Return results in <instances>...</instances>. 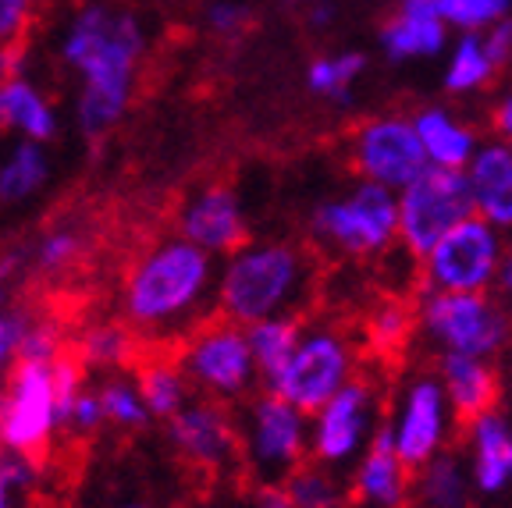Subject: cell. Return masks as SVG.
<instances>
[{
	"label": "cell",
	"mask_w": 512,
	"mask_h": 508,
	"mask_svg": "<svg viewBox=\"0 0 512 508\" xmlns=\"http://www.w3.org/2000/svg\"><path fill=\"white\" fill-rule=\"evenodd\" d=\"M150 36L143 18L111 0H86L57 36V57L75 75V128L100 143L125 121L136 100Z\"/></svg>",
	"instance_id": "6da1fadb"
},
{
	"label": "cell",
	"mask_w": 512,
	"mask_h": 508,
	"mask_svg": "<svg viewBox=\"0 0 512 508\" xmlns=\"http://www.w3.org/2000/svg\"><path fill=\"white\" fill-rule=\"evenodd\" d=\"M217 270L221 260L192 246L178 231L160 235L128 263L118 295L121 320L153 345L182 342L214 310Z\"/></svg>",
	"instance_id": "7a4b0ae2"
},
{
	"label": "cell",
	"mask_w": 512,
	"mask_h": 508,
	"mask_svg": "<svg viewBox=\"0 0 512 508\" xmlns=\"http://www.w3.org/2000/svg\"><path fill=\"white\" fill-rule=\"evenodd\" d=\"M317 295V253L292 239H249L217 270L214 313L249 327L271 317H306Z\"/></svg>",
	"instance_id": "3957f363"
},
{
	"label": "cell",
	"mask_w": 512,
	"mask_h": 508,
	"mask_svg": "<svg viewBox=\"0 0 512 508\" xmlns=\"http://www.w3.org/2000/svg\"><path fill=\"white\" fill-rule=\"evenodd\" d=\"M86 388V370L68 352L57 363H18L0 384V452L40 455L64 434V409Z\"/></svg>",
	"instance_id": "277c9868"
},
{
	"label": "cell",
	"mask_w": 512,
	"mask_h": 508,
	"mask_svg": "<svg viewBox=\"0 0 512 508\" xmlns=\"http://www.w3.org/2000/svg\"><path fill=\"white\" fill-rule=\"evenodd\" d=\"M306 231L317 253L377 263L399 249V192L356 178L352 189L320 199Z\"/></svg>",
	"instance_id": "5b68a950"
},
{
	"label": "cell",
	"mask_w": 512,
	"mask_h": 508,
	"mask_svg": "<svg viewBox=\"0 0 512 508\" xmlns=\"http://www.w3.org/2000/svg\"><path fill=\"white\" fill-rule=\"evenodd\" d=\"M413 306L416 334L434 356H512V306L498 292H416Z\"/></svg>",
	"instance_id": "8992f818"
},
{
	"label": "cell",
	"mask_w": 512,
	"mask_h": 508,
	"mask_svg": "<svg viewBox=\"0 0 512 508\" xmlns=\"http://www.w3.org/2000/svg\"><path fill=\"white\" fill-rule=\"evenodd\" d=\"M360 363L363 345L356 342V334L349 327L328 317L303 320L296 352L267 388L299 405L303 413H317L328 398H335L345 384L360 377Z\"/></svg>",
	"instance_id": "52a82bcc"
},
{
	"label": "cell",
	"mask_w": 512,
	"mask_h": 508,
	"mask_svg": "<svg viewBox=\"0 0 512 508\" xmlns=\"http://www.w3.org/2000/svg\"><path fill=\"white\" fill-rule=\"evenodd\" d=\"M242 473L253 484H274L310 459V413L271 388L256 391L239 409Z\"/></svg>",
	"instance_id": "ba28073f"
},
{
	"label": "cell",
	"mask_w": 512,
	"mask_h": 508,
	"mask_svg": "<svg viewBox=\"0 0 512 508\" xmlns=\"http://www.w3.org/2000/svg\"><path fill=\"white\" fill-rule=\"evenodd\" d=\"M178 363L192 381L196 395L217 398V402H246L260 388V370H256L253 349H249L246 327L235 320L210 317L196 324L182 342H178Z\"/></svg>",
	"instance_id": "9c48e42d"
},
{
	"label": "cell",
	"mask_w": 512,
	"mask_h": 508,
	"mask_svg": "<svg viewBox=\"0 0 512 508\" xmlns=\"http://www.w3.org/2000/svg\"><path fill=\"white\" fill-rule=\"evenodd\" d=\"M459 423L463 420L448 402L434 366L431 370L416 366L392 391V402L384 413V434L392 437L395 452L406 459L409 469H420L434 455L452 448Z\"/></svg>",
	"instance_id": "30bf717a"
},
{
	"label": "cell",
	"mask_w": 512,
	"mask_h": 508,
	"mask_svg": "<svg viewBox=\"0 0 512 508\" xmlns=\"http://www.w3.org/2000/svg\"><path fill=\"white\" fill-rule=\"evenodd\" d=\"M509 235L484 217H466L420 260V292H495Z\"/></svg>",
	"instance_id": "8fae6325"
},
{
	"label": "cell",
	"mask_w": 512,
	"mask_h": 508,
	"mask_svg": "<svg viewBox=\"0 0 512 508\" xmlns=\"http://www.w3.org/2000/svg\"><path fill=\"white\" fill-rule=\"evenodd\" d=\"M384 395L374 377H356L335 398L310 413V459L331 469H352L384 427Z\"/></svg>",
	"instance_id": "7c38bea8"
},
{
	"label": "cell",
	"mask_w": 512,
	"mask_h": 508,
	"mask_svg": "<svg viewBox=\"0 0 512 508\" xmlns=\"http://www.w3.org/2000/svg\"><path fill=\"white\" fill-rule=\"evenodd\" d=\"M473 217V192L466 171L427 167L399 192V249L416 263L431 253V246Z\"/></svg>",
	"instance_id": "4fadbf2b"
},
{
	"label": "cell",
	"mask_w": 512,
	"mask_h": 508,
	"mask_svg": "<svg viewBox=\"0 0 512 508\" xmlns=\"http://www.w3.org/2000/svg\"><path fill=\"white\" fill-rule=\"evenodd\" d=\"M349 164L356 178L402 192L427 171V153L409 114H374L349 132Z\"/></svg>",
	"instance_id": "5bb4252c"
},
{
	"label": "cell",
	"mask_w": 512,
	"mask_h": 508,
	"mask_svg": "<svg viewBox=\"0 0 512 508\" xmlns=\"http://www.w3.org/2000/svg\"><path fill=\"white\" fill-rule=\"evenodd\" d=\"M168 441L185 466L210 477L242 469L239 413H232L228 402L196 395L175 420H168Z\"/></svg>",
	"instance_id": "9a60e30c"
},
{
	"label": "cell",
	"mask_w": 512,
	"mask_h": 508,
	"mask_svg": "<svg viewBox=\"0 0 512 508\" xmlns=\"http://www.w3.org/2000/svg\"><path fill=\"white\" fill-rule=\"evenodd\" d=\"M175 224L182 239L200 246L214 260L232 256L235 249H242L249 242L246 203L228 182H203L185 192V199L178 203Z\"/></svg>",
	"instance_id": "2e32d148"
},
{
	"label": "cell",
	"mask_w": 512,
	"mask_h": 508,
	"mask_svg": "<svg viewBox=\"0 0 512 508\" xmlns=\"http://www.w3.org/2000/svg\"><path fill=\"white\" fill-rule=\"evenodd\" d=\"M463 455L477 498H502L512 491V413L502 405L466 420Z\"/></svg>",
	"instance_id": "e0dca14e"
},
{
	"label": "cell",
	"mask_w": 512,
	"mask_h": 508,
	"mask_svg": "<svg viewBox=\"0 0 512 508\" xmlns=\"http://www.w3.org/2000/svg\"><path fill=\"white\" fill-rule=\"evenodd\" d=\"M349 508H413V469L384 427L349 469Z\"/></svg>",
	"instance_id": "ac0fdd59"
},
{
	"label": "cell",
	"mask_w": 512,
	"mask_h": 508,
	"mask_svg": "<svg viewBox=\"0 0 512 508\" xmlns=\"http://www.w3.org/2000/svg\"><path fill=\"white\" fill-rule=\"evenodd\" d=\"M434 374L463 423L505 402V366L498 359L441 352L434 356Z\"/></svg>",
	"instance_id": "d6986e66"
},
{
	"label": "cell",
	"mask_w": 512,
	"mask_h": 508,
	"mask_svg": "<svg viewBox=\"0 0 512 508\" xmlns=\"http://www.w3.org/2000/svg\"><path fill=\"white\" fill-rule=\"evenodd\" d=\"M448 25L416 0H402L377 29V47L392 64L427 61L448 50Z\"/></svg>",
	"instance_id": "ffe728a7"
},
{
	"label": "cell",
	"mask_w": 512,
	"mask_h": 508,
	"mask_svg": "<svg viewBox=\"0 0 512 508\" xmlns=\"http://www.w3.org/2000/svg\"><path fill=\"white\" fill-rule=\"evenodd\" d=\"M466 182L473 192V214L512 235V143L484 139L477 157L466 167Z\"/></svg>",
	"instance_id": "44dd1931"
},
{
	"label": "cell",
	"mask_w": 512,
	"mask_h": 508,
	"mask_svg": "<svg viewBox=\"0 0 512 508\" xmlns=\"http://www.w3.org/2000/svg\"><path fill=\"white\" fill-rule=\"evenodd\" d=\"M57 132H61V111L40 82L22 72L0 82V135L54 143Z\"/></svg>",
	"instance_id": "7402d4cb"
},
{
	"label": "cell",
	"mask_w": 512,
	"mask_h": 508,
	"mask_svg": "<svg viewBox=\"0 0 512 508\" xmlns=\"http://www.w3.org/2000/svg\"><path fill=\"white\" fill-rule=\"evenodd\" d=\"M416 125V135L424 143L427 164L431 167H448V171H466L470 160L477 157V150L484 146L480 132L466 118H459L456 111H448L441 104L420 107L409 114Z\"/></svg>",
	"instance_id": "603a6c76"
},
{
	"label": "cell",
	"mask_w": 512,
	"mask_h": 508,
	"mask_svg": "<svg viewBox=\"0 0 512 508\" xmlns=\"http://www.w3.org/2000/svg\"><path fill=\"white\" fill-rule=\"evenodd\" d=\"M72 356L86 374H125L139 363V334L125 320H89L72 338Z\"/></svg>",
	"instance_id": "cb8c5ba5"
},
{
	"label": "cell",
	"mask_w": 512,
	"mask_h": 508,
	"mask_svg": "<svg viewBox=\"0 0 512 508\" xmlns=\"http://www.w3.org/2000/svg\"><path fill=\"white\" fill-rule=\"evenodd\" d=\"M54 178V157L47 143L15 139L0 153V207H29L47 192Z\"/></svg>",
	"instance_id": "d4e9b609"
},
{
	"label": "cell",
	"mask_w": 512,
	"mask_h": 508,
	"mask_svg": "<svg viewBox=\"0 0 512 508\" xmlns=\"http://www.w3.org/2000/svg\"><path fill=\"white\" fill-rule=\"evenodd\" d=\"M473 498L477 491H473L470 466L456 448L413 469V508H470Z\"/></svg>",
	"instance_id": "484cf974"
},
{
	"label": "cell",
	"mask_w": 512,
	"mask_h": 508,
	"mask_svg": "<svg viewBox=\"0 0 512 508\" xmlns=\"http://www.w3.org/2000/svg\"><path fill=\"white\" fill-rule=\"evenodd\" d=\"M445 72H441V86L448 96H477L488 93L495 79L502 75L498 61L491 57L484 32H459L456 40L445 50Z\"/></svg>",
	"instance_id": "4316f807"
},
{
	"label": "cell",
	"mask_w": 512,
	"mask_h": 508,
	"mask_svg": "<svg viewBox=\"0 0 512 508\" xmlns=\"http://www.w3.org/2000/svg\"><path fill=\"white\" fill-rule=\"evenodd\" d=\"M136 381L153 420H175L185 405L196 398V388L185 377L178 356H150L143 363H136Z\"/></svg>",
	"instance_id": "83f0119b"
},
{
	"label": "cell",
	"mask_w": 512,
	"mask_h": 508,
	"mask_svg": "<svg viewBox=\"0 0 512 508\" xmlns=\"http://www.w3.org/2000/svg\"><path fill=\"white\" fill-rule=\"evenodd\" d=\"M416 338V306L402 295H384L363 317V345L370 356L392 363Z\"/></svg>",
	"instance_id": "f1b7e54d"
},
{
	"label": "cell",
	"mask_w": 512,
	"mask_h": 508,
	"mask_svg": "<svg viewBox=\"0 0 512 508\" xmlns=\"http://www.w3.org/2000/svg\"><path fill=\"white\" fill-rule=\"evenodd\" d=\"M299 334H303V317H271L246 327L249 349H253L264 388L288 366V359H292V352L299 345Z\"/></svg>",
	"instance_id": "f546056e"
},
{
	"label": "cell",
	"mask_w": 512,
	"mask_h": 508,
	"mask_svg": "<svg viewBox=\"0 0 512 508\" xmlns=\"http://www.w3.org/2000/svg\"><path fill=\"white\" fill-rule=\"evenodd\" d=\"M367 72V54L360 50H338V54H320L306 64V89L328 104H349L356 93V82Z\"/></svg>",
	"instance_id": "4dcf8cb0"
},
{
	"label": "cell",
	"mask_w": 512,
	"mask_h": 508,
	"mask_svg": "<svg viewBox=\"0 0 512 508\" xmlns=\"http://www.w3.org/2000/svg\"><path fill=\"white\" fill-rule=\"evenodd\" d=\"M285 487L296 508H349V477L317 459H306L296 473H288Z\"/></svg>",
	"instance_id": "1f68e13d"
},
{
	"label": "cell",
	"mask_w": 512,
	"mask_h": 508,
	"mask_svg": "<svg viewBox=\"0 0 512 508\" xmlns=\"http://www.w3.org/2000/svg\"><path fill=\"white\" fill-rule=\"evenodd\" d=\"M82 253H86V231L79 224H54L29 249V267L40 278H61L82 260Z\"/></svg>",
	"instance_id": "d6a6232c"
},
{
	"label": "cell",
	"mask_w": 512,
	"mask_h": 508,
	"mask_svg": "<svg viewBox=\"0 0 512 508\" xmlns=\"http://www.w3.org/2000/svg\"><path fill=\"white\" fill-rule=\"evenodd\" d=\"M100 398H104L107 409V427L114 430H143L153 423L150 409H146V398L139 391L136 374H107L96 381Z\"/></svg>",
	"instance_id": "836d02e7"
},
{
	"label": "cell",
	"mask_w": 512,
	"mask_h": 508,
	"mask_svg": "<svg viewBox=\"0 0 512 508\" xmlns=\"http://www.w3.org/2000/svg\"><path fill=\"white\" fill-rule=\"evenodd\" d=\"M456 32H488L512 15V0H416Z\"/></svg>",
	"instance_id": "e575fe53"
},
{
	"label": "cell",
	"mask_w": 512,
	"mask_h": 508,
	"mask_svg": "<svg viewBox=\"0 0 512 508\" xmlns=\"http://www.w3.org/2000/svg\"><path fill=\"white\" fill-rule=\"evenodd\" d=\"M72 345L64 338V327L50 317H32L25 327L22 352H18V363H57L61 356H68Z\"/></svg>",
	"instance_id": "d590c367"
},
{
	"label": "cell",
	"mask_w": 512,
	"mask_h": 508,
	"mask_svg": "<svg viewBox=\"0 0 512 508\" xmlns=\"http://www.w3.org/2000/svg\"><path fill=\"white\" fill-rule=\"evenodd\" d=\"M107 427V409H104V398H100V388L86 381V388L68 402L64 409V434L82 441V437H93Z\"/></svg>",
	"instance_id": "8d00e7d4"
},
{
	"label": "cell",
	"mask_w": 512,
	"mask_h": 508,
	"mask_svg": "<svg viewBox=\"0 0 512 508\" xmlns=\"http://www.w3.org/2000/svg\"><path fill=\"white\" fill-rule=\"evenodd\" d=\"M203 25L214 40L235 43L253 29V8L242 0H210L207 11H203Z\"/></svg>",
	"instance_id": "74e56055"
},
{
	"label": "cell",
	"mask_w": 512,
	"mask_h": 508,
	"mask_svg": "<svg viewBox=\"0 0 512 508\" xmlns=\"http://www.w3.org/2000/svg\"><path fill=\"white\" fill-rule=\"evenodd\" d=\"M29 313L4 306L0 310V384L8 381V374L18 366V352H22L25 327H29Z\"/></svg>",
	"instance_id": "f35d334b"
},
{
	"label": "cell",
	"mask_w": 512,
	"mask_h": 508,
	"mask_svg": "<svg viewBox=\"0 0 512 508\" xmlns=\"http://www.w3.org/2000/svg\"><path fill=\"white\" fill-rule=\"evenodd\" d=\"M36 22V0H0V43H22Z\"/></svg>",
	"instance_id": "ab89813d"
},
{
	"label": "cell",
	"mask_w": 512,
	"mask_h": 508,
	"mask_svg": "<svg viewBox=\"0 0 512 508\" xmlns=\"http://www.w3.org/2000/svg\"><path fill=\"white\" fill-rule=\"evenodd\" d=\"M0 477L8 480L15 491L29 494L32 487L40 484V462H36V455L0 452Z\"/></svg>",
	"instance_id": "60d3db41"
},
{
	"label": "cell",
	"mask_w": 512,
	"mask_h": 508,
	"mask_svg": "<svg viewBox=\"0 0 512 508\" xmlns=\"http://www.w3.org/2000/svg\"><path fill=\"white\" fill-rule=\"evenodd\" d=\"M488 128H491V135H495V139L512 143V79H509V86H502V93H498L495 104H491Z\"/></svg>",
	"instance_id": "b9f144b4"
},
{
	"label": "cell",
	"mask_w": 512,
	"mask_h": 508,
	"mask_svg": "<svg viewBox=\"0 0 512 508\" xmlns=\"http://www.w3.org/2000/svg\"><path fill=\"white\" fill-rule=\"evenodd\" d=\"M484 40H488V50L491 57L498 61V68H512V15L502 18L498 25H491L488 32H484Z\"/></svg>",
	"instance_id": "7bdbcfd3"
},
{
	"label": "cell",
	"mask_w": 512,
	"mask_h": 508,
	"mask_svg": "<svg viewBox=\"0 0 512 508\" xmlns=\"http://www.w3.org/2000/svg\"><path fill=\"white\" fill-rule=\"evenodd\" d=\"M249 501H253V508H296L292 505V494H288L285 480H274V484H253Z\"/></svg>",
	"instance_id": "ee69618b"
},
{
	"label": "cell",
	"mask_w": 512,
	"mask_h": 508,
	"mask_svg": "<svg viewBox=\"0 0 512 508\" xmlns=\"http://www.w3.org/2000/svg\"><path fill=\"white\" fill-rule=\"evenodd\" d=\"M335 18H338V8L331 0H310V4H306V25H310L313 32H328L331 25H335Z\"/></svg>",
	"instance_id": "f6af8a7d"
},
{
	"label": "cell",
	"mask_w": 512,
	"mask_h": 508,
	"mask_svg": "<svg viewBox=\"0 0 512 508\" xmlns=\"http://www.w3.org/2000/svg\"><path fill=\"white\" fill-rule=\"evenodd\" d=\"M495 292L502 295V299L512 306V235H509V246H505L502 274H498V285H495Z\"/></svg>",
	"instance_id": "bcb514c9"
},
{
	"label": "cell",
	"mask_w": 512,
	"mask_h": 508,
	"mask_svg": "<svg viewBox=\"0 0 512 508\" xmlns=\"http://www.w3.org/2000/svg\"><path fill=\"white\" fill-rule=\"evenodd\" d=\"M96 508H157V505L146 501V498H139V494H114V498L100 501Z\"/></svg>",
	"instance_id": "7dc6e473"
},
{
	"label": "cell",
	"mask_w": 512,
	"mask_h": 508,
	"mask_svg": "<svg viewBox=\"0 0 512 508\" xmlns=\"http://www.w3.org/2000/svg\"><path fill=\"white\" fill-rule=\"evenodd\" d=\"M15 47H8V43H0V82L11 79L15 75Z\"/></svg>",
	"instance_id": "c3c4849f"
},
{
	"label": "cell",
	"mask_w": 512,
	"mask_h": 508,
	"mask_svg": "<svg viewBox=\"0 0 512 508\" xmlns=\"http://www.w3.org/2000/svg\"><path fill=\"white\" fill-rule=\"evenodd\" d=\"M22 498H25L22 491H15L8 480L0 477V508H18V505H22Z\"/></svg>",
	"instance_id": "681fc988"
},
{
	"label": "cell",
	"mask_w": 512,
	"mask_h": 508,
	"mask_svg": "<svg viewBox=\"0 0 512 508\" xmlns=\"http://www.w3.org/2000/svg\"><path fill=\"white\" fill-rule=\"evenodd\" d=\"M505 402H509V409H512V356L505 359Z\"/></svg>",
	"instance_id": "f907efd6"
},
{
	"label": "cell",
	"mask_w": 512,
	"mask_h": 508,
	"mask_svg": "<svg viewBox=\"0 0 512 508\" xmlns=\"http://www.w3.org/2000/svg\"><path fill=\"white\" fill-rule=\"evenodd\" d=\"M224 508H253V501H232V505H224Z\"/></svg>",
	"instance_id": "816d5d0a"
}]
</instances>
